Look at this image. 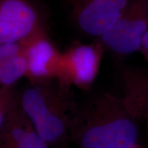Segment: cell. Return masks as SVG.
I'll return each instance as SVG.
<instances>
[{
  "instance_id": "6da1fadb",
  "label": "cell",
  "mask_w": 148,
  "mask_h": 148,
  "mask_svg": "<svg viewBox=\"0 0 148 148\" xmlns=\"http://www.w3.org/2000/svg\"><path fill=\"white\" fill-rule=\"evenodd\" d=\"M136 118L124 99L108 92L99 94L78 106L70 141L79 148H136Z\"/></svg>"
},
{
  "instance_id": "7a4b0ae2",
  "label": "cell",
  "mask_w": 148,
  "mask_h": 148,
  "mask_svg": "<svg viewBox=\"0 0 148 148\" xmlns=\"http://www.w3.org/2000/svg\"><path fill=\"white\" fill-rule=\"evenodd\" d=\"M70 91V88L49 80L32 84L18 95L23 111L49 147L66 145L70 140L78 108Z\"/></svg>"
},
{
  "instance_id": "3957f363",
  "label": "cell",
  "mask_w": 148,
  "mask_h": 148,
  "mask_svg": "<svg viewBox=\"0 0 148 148\" xmlns=\"http://www.w3.org/2000/svg\"><path fill=\"white\" fill-rule=\"evenodd\" d=\"M103 54L101 44H79L62 53L56 79L60 85L70 88L90 86L97 75Z\"/></svg>"
},
{
  "instance_id": "277c9868",
  "label": "cell",
  "mask_w": 148,
  "mask_h": 148,
  "mask_svg": "<svg viewBox=\"0 0 148 148\" xmlns=\"http://www.w3.org/2000/svg\"><path fill=\"white\" fill-rule=\"evenodd\" d=\"M148 29V1L126 8L110 30L101 37L102 44L113 52L127 55L139 51Z\"/></svg>"
},
{
  "instance_id": "5b68a950",
  "label": "cell",
  "mask_w": 148,
  "mask_h": 148,
  "mask_svg": "<svg viewBox=\"0 0 148 148\" xmlns=\"http://www.w3.org/2000/svg\"><path fill=\"white\" fill-rule=\"evenodd\" d=\"M19 43L27 62L26 77L31 84L56 77L62 53L49 39L42 26Z\"/></svg>"
},
{
  "instance_id": "8992f818",
  "label": "cell",
  "mask_w": 148,
  "mask_h": 148,
  "mask_svg": "<svg viewBox=\"0 0 148 148\" xmlns=\"http://www.w3.org/2000/svg\"><path fill=\"white\" fill-rule=\"evenodd\" d=\"M41 27L38 14L24 0H3L0 5V43L20 42Z\"/></svg>"
},
{
  "instance_id": "52a82bcc",
  "label": "cell",
  "mask_w": 148,
  "mask_h": 148,
  "mask_svg": "<svg viewBox=\"0 0 148 148\" xmlns=\"http://www.w3.org/2000/svg\"><path fill=\"white\" fill-rule=\"evenodd\" d=\"M0 148H49L23 111L19 96L0 125Z\"/></svg>"
},
{
  "instance_id": "ba28073f",
  "label": "cell",
  "mask_w": 148,
  "mask_h": 148,
  "mask_svg": "<svg viewBox=\"0 0 148 148\" xmlns=\"http://www.w3.org/2000/svg\"><path fill=\"white\" fill-rule=\"evenodd\" d=\"M123 12L98 0H90L77 14V23L83 32L101 37L112 28Z\"/></svg>"
},
{
  "instance_id": "9c48e42d",
  "label": "cell",
  "mask_w": 148,
  "mask_h": 148,
  "mask_svg": "<svg viewBox=\"0 0 148 148\" xmlns=\"http://www.w3.org/2000/svg\"><path fill=\"white\" fill-rule=\"evenodd\" d=\"M27 62L22 50L17 54L0 58L1 86L12 87L27 73Z\"/></svg>"
},
{
  "instance_id": "30bf717a",
  "label": "cell",
  "mask_w": 148,
  "mask_h": 148,
  "mask_svg": "<svg viewBox=\"0 0 148 148\" xmlns=\"http://www.w3.org/2000/svg\"><path fill=\"white\" fill-rule=\"evenodd\" d=\"M98 1L112 5L121 12H124L127 8V0H98Z\"/></svg>"
},
{
  "instance_id": "8fae6325",
  "label": "cell",
  "mask_w": 148,
  "mask_h": 148,
  "mask_svg": "<svg viewBox=\"0 0 148 148\" xmlns=\"http://www.w3.org/2000/svg\"><path fill=\"white\" fill-rule=\"evenodd\" d=\"M140 51L143 53L146 60L148 61V29L146 31L143 40H142L141 47H140Z\"/></svg>"
},
{
  "instance_id": "7c38bea8",
  "label": "cell",
  "mask_w": 148,
  "mask_h": 148,
  "mask_svg": "<svg viewBox=\"0 0 148 148\" xmlns=\"http://www.w3.org/2000/svg\"><path fill=\"white\" fill-rule=\"evenodd\" d=\"M143 116L144 118H146L148 116V90L146 95L145 102H144L143 110Z\"/></svg>"
},
{
  "instance_id": "4fadbf2b",
  "label": "cell",
  "mask_w": 148,
  "mask_h": 148,
  "mask_svg": "<svg viewBox=\"0 0 148 148\" xmlns=\"http://www.w3.org/2000/svg\"><path fill=\"white\" fill-rule=\"evenodd\" d=\"M49 148H71L69 147H67L66 145H58V146H55V147H51Z\"/></svg>"
},
{
  "instance_id": "5bb4252c",
  "label": "cell",
  "mask_w": 148,
  "mask_h": 148,
  "mask_svg": "<svg viewBox=\"0 0 148 148\" xmlns=\"http://www.w3.org/2000/svg\"><path fill=\"white\" fill-rule=\"evenodd\" d=\"M145 120H146V122H147V129H148V116H147V117L145 118Z\"/></svg>"
},
{
  "instance_id": "9a60e30c",
  "label": "cell",
  "mask_w": 148,
  "mask_h": 148,
  "mask_svg": "<svg viewBox=\"0 0 148 148\" xmlns=\"http://www.w3.org/2000/svg\"><path fill=\"white\" fill-rule=\"evenodd\" d=\"M136 148H141V147H140V146H139V145H138L137 146V147H136Z\"/></svg>"
},
{
  "instance_id": "2e32d148",
  "label": "cell",
  "mask_w": 148,
  "mask_h": 148,
  "mask_svg": "<svg viewBox=\"0 0 148 148\" xmlns=\"http://www.w3.org/2000/svg\"><path fill=\"white\" fill-rule=\"evenodd\" d=\"M147 1H148V0H147Z\"/></svg>"
}]
</instances>
